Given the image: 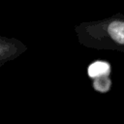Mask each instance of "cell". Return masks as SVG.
Returning <instances> with one entry per match:
<instances>
[{
	"instance_id": "obj_2",
	"label": "cell",
	"mask_w": 124,
	"mask_h": 124,
	"mask_svg": "<svg viewBox=\"0 0 124 124\" xmlns=\"http://www.w3.org/2000/svg\"><path fill=\"white\" fill-rule=\"evenodd\" d=\"M18 43L19 42H17L16 40H5L4 38H1V64L17 56L21 52L20 50H17V48L25 49V47H23L24 46L22 45L20 46H16V44Z\"/></svg>"
},
{
	"instance_id": "obj_1",
	"label": "cell",
	"mask_w": 124,
	"mask_h": 124,
	"mask_svg": "<svg viewBox=\"0 0 124 124\" xmlns=\"http://www.w3.org/2000/svg\"><path fill=\"white\" fill-rule=\"evenodd\" d=\"M93 24L98 29L102 30V32L97 30L91 24H82L81 26L90 31L100 34L102 33L104 38H107L108 41L109 40L108 48L124 50V18L114 16L98 23L95 22Z\"/></svg>"
},
{
	"instance_id": "obj_3",
	"label": "cell",
	"mask_w": 124,
	"mask_h": 124,
	"mask_svg": "<svg viewBox=\"0 0 124 124\" xmlns=\"http://www.w3.org/2000/svg\"><path fill=\"white\" fill-rule=\"evenodd\" d=\"M88 76L91 78H99L103 77H108L110 73V65L107 61L97 60L92 62L87 69Z\"/></svg>"
}]
</instances>
